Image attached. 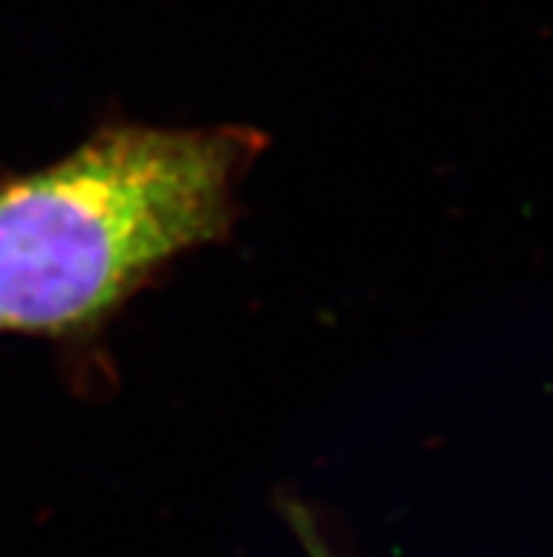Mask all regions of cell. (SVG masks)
Here are the masks:
<instances>
[{
	"instance_id": "7a4b0ae2",
	"label": "cell",
	"mask_w": 553,
	"mask_h": 557,
	"mask_svg": "<svg viewBox=\"0 0 553 557\" xmlns=\"http://www.w3.org/2000/svg\"><path fill=\"white\" fill-rule=\"evenodd\" d=\"M286 516H288V523L294 527V535L300 537V544H302V549H305V555L309 557H337L334 555V549L328 546V541H325L323 530L316 527L314 516H311L309 509L300 507V504H288Z\"/></svg>"
},
{
	"instance_id": "6da1fadb",
	"label": "cell",
	"mask_w": 553,
	"mask_h": 557,
	"mask_svg": "<svg viewBox=\"0 0 553 557\" xmlns=\"http://www.w3.org/2000/svg\"><path fill=\"white\" fill-rule=\"evenodd\" d=\"M263 148L249 127H102L0 182V332H93L178 255L221 240Z\"/></svg>"
}]
</instances>
